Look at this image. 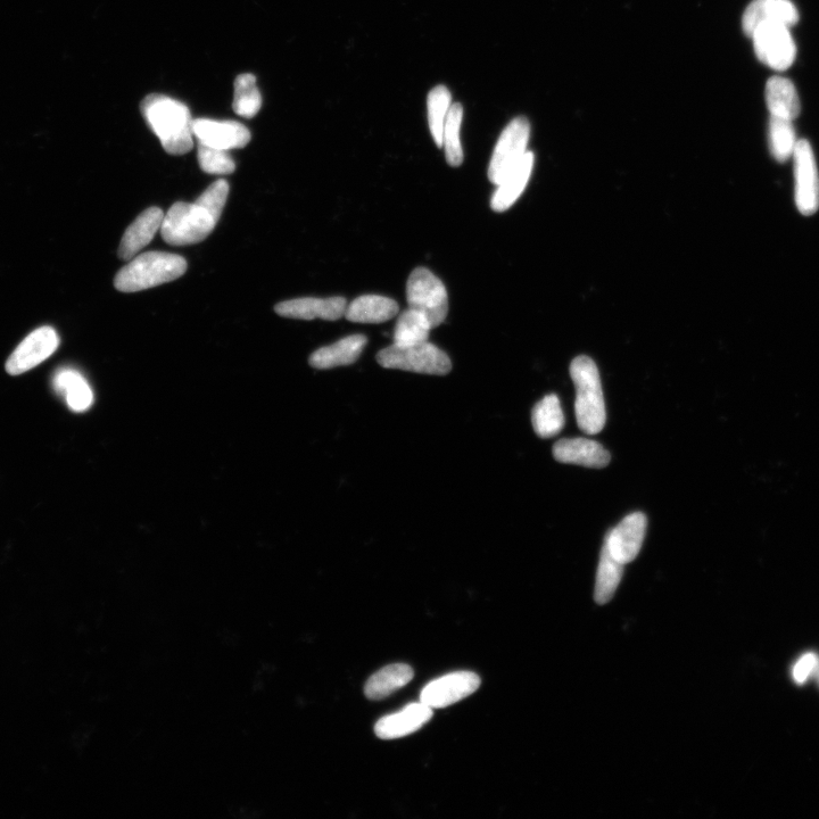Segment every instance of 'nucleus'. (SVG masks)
Segmentation results:
<instances>
[{
    "instance_id": "1",
    "label": "nucleus",
    "mask_w": 819,
    "mask_h": 819,
    "mask_svg": "<svg viewBox=\"0 0 819 819\" xmlns=\"http://www.w3.org/2000/svg\"><path fill=\"white\" fill-rule=\"evenodd\" d=\"M140 109L165 152L184 155L192 151L194 120L185 104L168 96L153 94L144 99Z\"/></svg>"
},
{
    "instance_id": "2",
    "label": "nucleus",
    "mask_w": 819,
    "mask_h": 819,
    "mask_svg": "<svg viewBox=\"0 0 819 819\" xmlns=\"http://www.w3.org/2000/svg\"><path fill=\"white\" fill-rule=\"evenodd\" d=\"M187 267V261L180 255L144 253L135 256L117 273L114 286L122 293L144 291L184 276Z\"/></svg>"
},
{
    "instance_id": "3",
    "label": "nucleus",
    "mask_w": 819,
    "mask_h": 819,
    "mask_svg": "<svg viewBox=\"0 0 819 819\" xmlns=\"http://www.w3.org/2000/svg\"><path fill=\"white\" fill-rule=\"evenodd\" d=\"M570 376L576 387V419L579 429L587 435H597L605 428L607 420L605 397H603L597 364L581 355L570 364Z\"/></svg>"
},
{
    "instance_id": "4",
    "label": "nucleus",
    "mask_w": 819,
    "mask_h": 819,
    "mask_svg": "<svg viewBox=\"0 0 819 819\" xmlns=\"http://www.w3.org/2000/svg\"><path fill=\"white\" fill-rule=\"evenodd\" d=\"M377 361L386 369L424 375L445 376L452 370L449 355L429 342L408 346L392 344L377 354Z\"/></svg>"
},
{
    "instance_id": "5",
    "label": "nucleus",
    "mask_w": 819,
    "mask_h": 819,
    "mask_svg": "<svg viewBox=\"0 0 819 819\" xmlns=\"http://www.w3.org/2000/svg\"><path fill=\"white\" fill-rule=\"evenodd\" d=\"M212 215L196 202L173 204L164 219L161 234L165 242L173 246L198 244L208 238L215 226Z\"/></svg>"
},
{
    "instance_id": "6",
    "label": "nucleus",
    "mask_w": 819,
    "mask_h": 819,
    "mask_svg": "<svg viewBox=\"0 0 819 819\" xmlns=\"http://www.w3.org/2000/svg\"><path fill=\"white\" fill-rule=\"evenodd\" d=\"M407 300L411 309L424 313L433 328L448 317L449 296L442 280L426 268L412 271L407 284Z\"/></svg>"
},
{
    "instance_id": "7",
    "label": "nucleus",
    "mask_w": 819,
    "mask_h": 819,
    "mask_svg": "<svg viewBox=\"0 0 819 819\" xmlns=\"http://www.w3.org/2000/svg\"><path fill=\"white\" fill-rule=\"evenodd\" d=\"M531 126L526 118L512 120L503 130L488 167V179L498 186L507 173L515 168L527 153Z\"/></svg>"
},
{
    "instance_id": "8",
    "label": "nucleus",
    "mask_w": 819,
    "mask_h": 819,
    "mask_svg": "<svg viewBox=\"0 0 819 819\" xmlns=\"http://www.w3.org/2000/svg\"><path fill=\"white\" fill-rule=\"evenodd\" d=\"M750 38L754 40L758 60L775 71L788 70L796 60L797 46L789 27L774 23L763 24Z\"/></svg>"
},
{
    "instance_id": "9",
    "label": "nucleus",
    "mask_w": 819,
    "mask_h": 819,
    "mask_svg": "<svg viewBox=\"0 0 819 819\" xmlns=\"http://www.w3.org/2000/svg\"><path fill=\"white\" fill-rule=\"evenodd\" d=\"M792 157L797 208L801 214L812 215L819 209V176L812 145L798 140Z\"/></svg>"
},
{
    "instance_id": "10",
    "label": "nucleus",
    "mask_w": 819,
    "mask_h": 819,
    "mask_svg": "<svg viewBox=\"0 0 819 819\" xmlns=\"http://www.w3.org/2000/svg\"><path fill=\"white\" fill-rule=\"evenodd\" d=\"M60 337L52 327H41L24 338L6 362V371L19 376L46 361L59 349Z\"/></svg>"
},
{
    "instance_id": "11",
    "label": "nucleus",
    "mask_w": 819,
    "mask_h": 819,
    "mask_svg": "<svg viewBox=\"0 0 819 819\" xmlns=\"http://www.w3.org/2000/svg\"><path fill=\"white\" fill-rule=\"evenodd\" d=\"M481 683V678L471 672L445 675L425 686L420 701L432 709L446 708L474 694Z\"/></svg>"
},
{
    "instance_id": "12",
    "label": "nucleus",
    "mask_w": 819,
    "mask_h": 819,
    "mask_svg": "<svg viewBox=\"0 0 819 819\" xmlns=\"http://www.w3.org/2000/svg\"><path fill=\"white\" fill-rule=\"evenodd\" d=\"M648 520L642 512L625 517L607 534L605 544L612 557L620 564L627 565L634 561L641 551Z\"/></svg>"
},
{
    "instance_id": "13",
    "label": "nucleus",
    "mask_w": 819,
    "mask_h": 819,
    "mask_svg": "<svg viewBox=\"0 0 819 819\" xmlns=\"http://www.w3.org/2000/svg\"><path fill=\"white\" fill-rule=\"evenodd\" d=\"M194 136L202 145L231 151L251 142V132L236 121L198 119L193 124Z\"/></svg>"
},
{
    "instance_id": "14",
    "label": "nucleus",
    "mask_w": 819,
    "mask_h": 819,
    "mask_svg": "<svg viewBox=\"0 0 819 819\" xmlns=\"http://www.w3.org/2000/svg\"><path fill=\"white\" fill-rule=\"evenodd\" d=\"M799 22V12L791 0H754L742 18V28L748 37L763 24H782L792 28Z\"/></svg>"
},
{
    "instance_id": "15",
    "label": "nucleus",
    "mask_w": 819,
    "mask_h": 819,
    "mask_svg": "<svg viewBox=\"0 0 819 819\" xmlns=\"http://www.w3.org/2000/svg\"><path fill=\"white\" fill-rule=\"evenodd\" d=\"M347 303L344 297H303V299L289 300L276 305L275 311L281 317L313 320L322 319L336 321L345 317Z\"/></svg>"
},
{
    "instance_id": "16",
    "label": "nucleus",
    "mask_w": 819,
    "mask_h": 819,
    "mask_svg": "<svg viewBox=\"0 0 819 819\" xmlns=\"http://www.w3.org/2000/svg\"><path fill=\"white\" fill-rule=\"evenodd\" d=\"M553 457L561 463L587 468H605L611 460L610 453L598 442L587 438H564L553 446Z\"/></svg>"
},
{
    "instance_id": "17",
    "label": "nucleus",
    "mask_w": 819,
    "mask_h": 819,
    "mask_svg": "<svg viewBox=\"0 0 819 819\" xmlns=\"http://www.w3.org/2000/svg\"><path fill=\"white\" fill-rule=\"evenodd\" d=\"M433 717V709L423 702L412 703L400 713L379 719L375 732L379 739L394 740L404 738L420 730Z\"/></svg>"
},
{
    "instance_id": "18",
    "label": "nucleus",
    "mask_w": 819,
    "mask_h": 819,
    "mask_svg": "<svg viewBox=\"0 0 819 819\" xmlns=\"http://www.w3.org/2000/svg\"><path fill=\"white\" fill-rule=\"evenodd\" d=\"M163 219L164 213L159 208H150L140 214L122 237L119 258L124 261L134 259L153 241L155 234L162 227Z\"/></svg>"
},
{
    "instance_id": "19",
    "label": "nucleus",
    "mask_w": 819,
    "mask_h": 819,
    "mask_svg": "<svg viewBox=\"0 0 819 819\" xmlns=\"http://www.w3.org/2000/svg\"><path fill=\"white\" fill-rule=\"evenodd\" d=\"M535 157L527 152L523 159L512 168L504 177L492 197V209L495 212H504L514 205L531 179Z\"/></svg>"
},
{
    "instance_id": "20",
    "label": "nucleus",
    "mask_w": 819,
    "mask_h": 819,
    "mask_svg": "<svg viewBox=\"0 0 819 819\" xmlns=\"http://www.w3.org/2000/svg\"><path fill=\"white\" fill-rule=\"evenodd\" d=\"M367 343L368 339L364 335L347 336L312 353L310 364L319 370L350 366L359 360Z\"/></svg>"
},
{
    "instance_id": "21",
    "label": "nucleus",
    "mask_w": 819,
    "mask_h": 819,
    "mask_svg": "<svg viewBox=\"0 0 819 819\" xmlns=\"http://www.w3.org/2000/svg\"><path fill=\"white\" fill-rule=\"evenodd\" d=\"M54 391L74 412H85L94 403V393L86 378L76 369L62 368L53 378Z\"/></svg>"
},
{
    "instance_id": "22",
    "label": "nucleus",
    "mask_w": 819,
    "mask_h": 819,
    "mask_svg": "<svg viewBox=\"0 0 819 819\" xmlns=\"http://www.w3.org/2000/svg\"><path fill=\"white\" fill-rule=\"evenodd\" d=\"M394 300L379 295H363L346 308L345 318L357 324H383L399 314Z\"/></svg>"
},
{
    "instance_id": "23",
    "label": "nucleus",
    "mask_w": 819,
    "mask_h": 819,
    "mask_svg": "<svg viewBox=\"0 0 819 819\" xmlns=\"http://www.w3.org/2000/svg\"><path fill=\"white\" fill-rule=\"evenodd\" d=\"M766 103L771 117L793 121L800 114V99L789 79L773 77L766 85Z\"/></svg>"
},
{
    "instance_id": "24",
    "label": "nucleus",
    "mask_w": 819,
    "mask_h": 819,
    "mask_svg": "<svg viewBox=\"0 0 819 819\" xmlns=\"http://www.w3.org/2000/svg\"><path fill=\"white\" fill-rule=\"evenodd\" d=\"M413 676H415V672L409 665L394 664L386 666L369 678L366 686H364V693L370 700L385 699L409 684Z\"/></svg>"
},
{
    "instance_id": "25",
    "label": "nucleus",
    "mask_w": 819,
    "mask_h": 819,
    "mask_svg": "<svg viewBox=\"0 0 819 819\" xmlns=\"http://www.w3.org/2000/svg\"><path fill=\"white\" fill-rule=\"evenodd\" d=\"M624 567L625 565L611 556L607 546L603 544L594 591V600L598 605H606L614 598L622 581Z\"/></svg>"
},
{
    "instance_id": "26",
    "label": "nucleus",
    "mask_w": 819,
    "mask_h": 819,
    "mask_svg": "<svg viewBox=\"0 0 819 819\" xmlns=\"http://www.w3.org/2000/svg\"><path fill=\"white\" fill-rule=\"evenodd\" d=\"M532 424L535 433L541 438H551L561 432L565 426V416L556 394L546 395L535 404L532 411Z\"/></svg>"
},
{
    "instance_id": "27",
    "label": "nucleus",
    "mask_w": 819,
    "mask_h": 819,
    "mask_svg": "<svg viewBox=\"0 0 819 819\" xmlns=\"http://www.w3.org/2000/svg\"><path fill=\"white\" fill-rule=\"evenodd\" d=\"M432 324L417 310L409 309L401 313L394 330V343L399 346L415 345L428 342Z\"/></svg>"
},
{
    "instance_id": "28",
    "label": "nucleus",
    "mask_w": 819,
    "mask_h": 819,
    "mask_svg": "<svg viewBox=\"0 0 819 819\" xmlns=\"http://www.w3.org/2000/svg\"><path fill=\"white\" fill-rule=\"evenodd\" d=\"M793 121L771 117L769 120L768 140L771 153L777 162L784 163L791 159L798 143Z\"/></svg>"
},
{
    "instance_id": "29",
    "label": "nucleus",
    "mask_w": 819,
    "mask_h": 819,
    "mask_svg": "<svg viewBox=\"0 0 819 819\" xmlns=\"http://www.w3.org/2000/svg\"><path fill=\"white\" fill-rule=\"evenodd\" d=\"M262 96L253 74L244 73L235 81L233 109L239 117L252 119L259 113Z\"/></svg>"
},
{
    "instance_id": "30",
    "label": "nucleus",
    "mask_w": 819,
    "mask_h": 819,
    "mask_svg": "<svg viewBox=\"0 0 819 819\" xmlns=\"http://www.w3.org/2000/svg\"><path fill=\"white\" fill-rule=\"evenodd\" d=\"M463 119L461 104L455 103L450 107L444 124L443 146L446 161L453 168H458L463 162V150L460 142V128Z\"/></svg>"
},
{
    "instance_id": "31",
    "label": "nucleus",
    "mask_w": 819,
    "mask_h": 819,
    "mask_svg": "<svg viewBox=\"0 0 819 819\" xmlns=\"http://www.w3.org/2000/svg\"><path fill=\"white\" fill-rule=\"evenodd\" d=\"M451 93L445 86H437L428 95V122L437 147L443 146L446 115L450 110Z\"/></svg>"
},
{
    "instance_id": "32",
    "label": "nucleus",
    "mask_w": 819,
    "mask_h": 819,
    "mask_svg": "<svg viewBox=\"0 0 819 819\" xmlns=\"http://www.w3.org/2000/svg\"><path fill=\"white\" fill-rule=\"evenodd\" d=\"M198 162L201 169L210 175H230L236 170V163L229 151L211 146H198Z\"/></svg>"
},
{
    "instance_id": "33",
    "label": "nucleus",
    "mask_w": 819,
    "mask_h": 819,
    "mask_svg": "<svg viewBox=\"0 0 819 819\" xmlns=\"http://www.w3.org/2000/svg\"><path fill=\"white\" fill-rule=\"evenodd\" d=\"M229 196V184L226 180L215 181L197 198L196 203L208 211L213 219L219 222Z\"/></svg>"
},
{
    "instance_id": "34",
    "label": "nucleus",
    "mask_w": 819,
    "mask_h": 819,
    "mask_svg": "<svg viewBox=\"0 0 819 819\" xmlns=\"http://www.w3.org/2000/svg\"><path fill=\"white\" fill-rule=\"evenodd\" d=\"M819 668V659L815 653H806L793 667V680L798 684H805Z\"/></svg>"
}]
</instances>
